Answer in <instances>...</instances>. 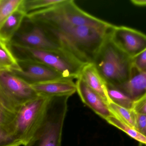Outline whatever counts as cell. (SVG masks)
I'll return each instance as SVG.
<instances>
[{
  "mask_svg": "<svg viewBox=\"0 0 146 146\" xmlns=\"http://www.w3.org/2000/svg\"><path fill=\"white\" fill-rule=\"evenodd\" d=\"M26 16L41 27L63 50L84 64L93 63L115 26L85 12L73 0H63Z\"/></svg>",
  "mask_w": 146,
  "mask_h": 146,
  "instance_id": "cell-1",
  "label": "cell"
},
{
  "mask_svg": "<svg viewBox=\"0 0 146 146\" xmlns=\"http://www.w3.org/2000/svg\"><path fill=\"white\" fill-rule=\"evenodd\" d=\"M50 97L38 96L11 113L3 110L1 120L10 134L25 146L42 124Z\"/></svg>",
  "mask_w": 146,
  "mask_h": 146,
  "instance_id": "cell-2",
  "label": "cell"
},
{
  "mask_svg": "<svg viewBox=\"0 0 146 146\" xmlns=\"http://www.w3.org/2000/svg\"><path fill=\"white\" fill-rule=\"evenodd\" d=\"M110 34L100 48L93 63L106 84L118 86L132 76L133 58L113 42Z\"/></svg>",
  "mask_w": 146,
  "mask_h": 146,
  "instance_id": "cell-3",
  "label": "cell"
},
{
  "mask_svg": "<svg viewBox=\"0 0 146 146\" xmlns=\"http://www.w3.org/2000/svg\"><path fill=\"white\" fill-rule=\"evenodd\" d=\"M17 59L40 63L62 75L66 79H78L84 65L63 50L39 49L10 44Z\"/></svg>",
  "mask_w": 146,
  "mask_h": 146,
  "instance_id": "cell-4",
  "label": "cell"
},
{
  "mask_svg": "<svg viewBox=\"0 0 146 146\" xmlns=\"http://www.w3.org/2000/svg\"><path fill=\"white\" fill-rule=\"evenodd\" d=\"M68 96L50 97L43 121L25 146H61Z\"/></svg>",
  "mask_w": 146,
  "mask_h": 146,
  "instance_id": "cell-5",
  "label": "cell"
},
{
  "mask_svg": "<svg viewBox=\"0 0 146 146\" xmlns=\"http://www.w3.org/2000/svg\"><path fill=\"white\" fill-rule=\"evenodd\" d=\"M39 95L31 85L12 72H0V106L14 113Z\"/></svg>",
  "mask_w": 146,
  "mask_h": 146,
  "instance_id": "cell-6",
  "label": "cell"
},
{
  "mask_svg": "<svg viewBox=\"0 0 146 146\" xmlns=\"http://www.w3.org/2000/svg\"><path fill=\"white\" fill-rule=\"evenodd\" d=\"M9 43L39 49L63 50L41 27L26 16Z\"/></svg>",
  "mask_w": 146,
  "mask_h": 146,
  "instance_id": "cell-7",
  "label": "cell"
},
{
  "mask_svg": "<svg viewBox=\"0 0 146 146\" xmlns=\"http://www.w3.org/2000/svg\"><path fill=\"white\" fill-rule=\"evenodd\" d=\"M110 37L123 52L132 58L146 49V35L130 27L115 25Z\"/></svg>",
  "mask_w": 146,
  "mask_h": 146,
  "instance_id": "cell-8",
  "label": "cell"
},
{
  "mask_svg": "<svg viewBox=\"0 0 146 146\" xmlns=\"http://www.w3.org/2000/svg\"><path fill=\"white\" fill-rule=\"evenodd\" d=\"M20 71L13 72L31 85L66 79L55 69L40 63L18 59Z\"/></svg>",
  "mask_w": 146,
  "mask_h": 146,
  "instance_id": "cell-9",
  "label": "cell"
},
{
  "mask_svg": "<svg viewBox=\"0 0 146 146\" xmlns=\"http://www.w3.org/2000/svg\"><path fill=\"white\" fill-rule=\"evenodd\" d=\"M76 85V92L82 102L98 115L105 120L109 117L113 115L108 104L88 87L80 77L77 79Z\"/></svg>",
  "mask_w": 146,
  "mask_h": 146,
  "instance_id": "cell-10",
  "label": "cell"
},
{
  "mask_svg": "<svg viewBox=\"0 0 146 146\" xmlns=\"http://www.w3.org/2000/svg\"><path fill=\"white\" fill-rule=\"evenodd\" d=\"M39 96L47 97L61 96L70 97L76 91L72 79H62L31 85Z\"/></svg>",
  "mask_w": 146,
  "mask_h": 146,
  "instance_id": "cell-11",
  "label": "cell"
},
{
  "mask_svg": "<svg viewBox=\"0 0 146 146\" xmlns=\"http://www.w3.org/2000/svg\"><path fill=\"white\" fill-rule=\"evenodd\" d=\"M79 77L82 79L88 86L99 94L108 104L110 102L107 93L106 82L93 63L84 65Z\"/></svg>",
  "mask_w": 146,
  "mask_h": 146,
  "instance_id": "cell-12",
  "label": "cell"
},
{
  "mask_svg": "<svg viewBox=\"0 0 146 146\" xmlns=\"http://www.w3.org/2000/svg\"><path fill=\"white\" fill-rule=\"evenodd\" d=\"M115 87L133 100L138 99L146 93V71L138 72L133 68L130 79L124 84Z\"/></svg>",
  "mask_w": 146,
  "mask_h": 146,
  "instance_id": "cell-13",
  "label": "cell"
},
{
  "mask_svg": "<svg viewBox=\"0 0 146 146\" xmlns=\"http://www.w3.org/2000/svg\"><path fill=\"white\" fill-rule=\"evenodd\" d=\"M26 16V13L20 8L14 11L0 27V39L9 43L20 28Z\"/></svg>",
  "mask_w": 146,
  "mask_h": 146,
  "instance_id": "cell-14",
  "label": "cell"
},
{
  "mask_svg": "<svg viewBox=\"0 0 146 146\" xmlns=\"http://www.w3.org/2000/svg\"><path fill=\"white\" fill-rule=\"evenodd\" d=\"M18 59L14 55L9 43L0 39V72L20 71Z\"/></svg>",
  "mask_w": 146,
  "mask_h": 146,
  "instance_id": "cell-15",
  "label": "cell"
},
{
  "mask_svg": "<svg viewBox=\"0 0 146 146\" xmlns=\"http://www.w3.org/2000/svg\"><path fill=\"white\" fill-rule=\"evenodd\" d=\"M108 107L113 116L135 129V113L131 109L120 106L111 100Z\"/></svg>",
  "mask_w": 146,
  "mask_h": 146,
  "instance_id": "cell-16",
  "label": "cell"
},
{
  "mask_svg": "<svg viewBox=\"0 0 146 146\" xmlns=\"http://www.w3.org/2000/svg\"><path fill=\"white\" fill-rule=\"evenodd\" d=\"M106 121L111 125L123 131L134 139L146 145V137L139 133L135 129L132 127L113 115L109 117Z\"/></svg>",
  "mask_w": 146,
  "mask_h": 146,
  "instance_id": "cell-17",
  "label": "cell"
},
{
  "mask_svg": "<svg viewBox=\"0 0 146 146\" xmlns=\"http://www.w3.org/2000/svg\"><path fill=\"white\" fill-rule=\"evenodd\" d=\"M108 96L115 103L127 109H131L134 100L121 89L112 85L107 84Z\"/></svg>",
  "mask_w": 146,
  "mask_h": 146,
  "instance_id": "cell-18",
  "label": "cell"
},
{
  "mask_svg": "<svg viewBox=\"0 0 146 146\" xmlns=\"http://www.w3.org/2000/svg\"><path fill=\"white\" fill-rule=\"evenodd\" d=\"M62 1L63 0H23L20 9L27 15L50 7Z\"/></svg>",
  "mask_w": 146,
  "mask_h": 146,
  "instance_id": "cell-19",
  "label": "cell"
},
{
  "mask_svg": "<svg viewBox=\"0 0 146 146\" xmlns=\"http://www.w3.org/2000/svg\"><path fill=\"white\" fill-rule=\"evenodd\" d=\"M23 0H1L0 1V27L7 19L19 9Z\"/></svg>",
  "mask_w": 146,
  "mask_h": 146,
  "instance_id": "cell-20",
  "label": "cell"
},
{
  "mask_svg": "<svg viewBox=\"0 0 146 146\" xmlns=\"http://www.w3.org/2000/svg\"><path fill=\"white\" fill-rule=\"evenodd\" d=\"M22 144L17 141L7 129L0 120V146H21Z\"/></svg>",
  "mask_w": 146,
  "mask_h": 146,
  "instance_id": "cell-21",
  "label": "cell"
},
{
  "mask_svg": "<svg viewBox=\"0 0 146 146\" xmlns=\"http://www.w3.org/2000/svg\"><path fill=\"white\" fill-rule=\"evenodd\" d=\"M134 69L138 72L146 71V49L133 58Z\"/></svg>",
  "mask_w": 146,
  "mask_h": 146,
  "instance_id": "cell-22",
  "label": "cell"
},
{
  "mask_svg": "<svg viewBox=\"0 0 146 146\" xmlns=\"http://www.w3.org/2000/svg\"><path fill=\"white\" fill-rule=\"evenodd\" d=\"M131 109L135 113L146 115V93L134 100Z\"/></svg>",
  "mask_w": 146,
  "mask_h": 146,
  "instance_id": "cell-23",
  "label": "cell"
},
{
  "mask_svg": "<svg viewBox=\"0 0 146 146\" xmlns=\"http://www.w3.org/2000/svg\"><path fill=\"white\" fill-rule=\"evenodd\" d=\"M135 129L146 137V115L135 113Z\"/></svg>",
  "mask_w": 146,
  "mask_h": 146,
  "instance_id": "cell-24",
  "label": "cell"
},
{
  "mask_svg": "<svg viewBox=\"0 0 146 146\" xmlns=\"http://www.w3.org/2000/svg\"><path fill=\"white\" fill-rule=\"evenodd\" d=\"M130 2L135 6L146 7V0H131Z\"/></svg>",
  "mask_w": 146,
  "mask_h": 146,
  "instance_id": "cell-25",
  "label": "cell"
},
{
  "mask_svg": "<svg viewBox=\"0 0 146 146\" xmlns=\"http://www.w3.org/2000/svg\"><path fill=\"white\" fill-rule=\"evenodd\" d=\"M3 110L2 109L1 107L0 106V120L2 116L3 113Z\"/></svg>",
  "mask_w": 146,
  "mask_h": 146,
  "instance_id": "cell-26",
  "label": "cell"
},
{
  "mask_svg": "<svg viewBox=\"0 0 146 146\" xmlns=\"http://www.w3.org/2000/svg\"><path fill=\"white\" fill-rule=\"evenodd\" d=\"M0 1H1V0H0Z\"/></svg>",
  "mask_w": 146,
  "mask_h": 146,
  "instance_id": "cell-27",
  "label": "cell"
}]
</instances>
